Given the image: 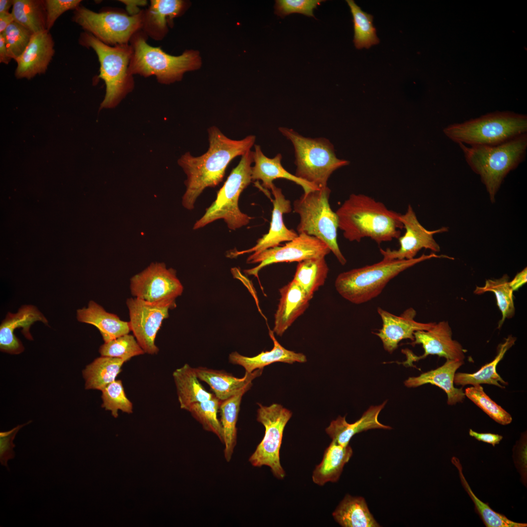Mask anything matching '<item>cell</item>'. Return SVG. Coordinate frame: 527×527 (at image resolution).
Returning a JSON list of instances; mask_svg holds the SVG:
<instances>
[{"label": "cell", "mask_w": 527, "mask_h": 527, "mask_svg": "<svg viewBox=\"0 0 527 527\" xmlns=\"http://www.w3.org/2000/svg\"><path fill=\"white\" fill-rule=\"evenodd\" d=\"M330 252L329 247L320 239L305 233H300L284 245L251 254L247 259V263L259 264L254 268L244 270V272L258 278L259 271L272 264L299 263L309 259L325 257Z\"/></svg>", "instance_id": "obj_14"}, {"label": "cell", "mask_w": 527, "mask_h": 527, "mask_svg": "<svg viewBox=\"0 0 527 527\" xmlns=\"http://www.w3.org/2000/svg\"><path fill=\"white\" fill-rule=\"evenodd\" d=\"M472 170L480 176L492 202L504 178L524 159L527 134L494 146H470L458 143Z\"/></svg>", "instance_id": "obj_4"}, {"label": "cell", "mask_w": 527, "mask_h": 527, "mask_svg": "<svg viewBox=\"0 0 527 527\" xmlns=\"http://www.w3.org/2000/svg\"><path fill=\"white\" fill-rule=\"evenodd\" d=\"M1 34L10 56L15 61L24 52L33 34L29 30L15 21Z\"/></svg>", "instance_id": "obj_45"}, {"label": "cell", "mask_w": 527, "mask_h": 527, "mask_svg": "<svg viewBox=\"0 0 527 527\" xmlns=\"http://www.w3.org/2000/svg\"><path fill=\"white\" fill-rule=\"evenodd\" d=\"M37 321L48 324V321L35 306L24 305L15 313L8 312L0 325V349L3 352L18 354L24 350L21 341L14 334L16 328H21V332L29 340H33L30 332L31 326Z\"/></svg>", "instance_id": "obj_21"}, {"label": "cell", "mask_w": 527, "mask_h": 527, "mask_svg": "<svg viewBox=\"0 0 527 527\" xmlns=\"http://www.w3.org/2000/svg\"><path fill=\"white\" fill-rule=\"evenodd\" d=\"M279 292L280 299L274 315L273 331L281 337L306 310L310 300L293 280L280 288Z\"/></svg>", "instance_id": "obj_23"}, {"label": "cell", "mask_w": 527, "mask_h": 527, "mask_svg": "<svg viewBox=\"0 0 527 527\" xmlns=\"http://www.w3.org/2000/svg\"><path fill=\"white\" fill-rule=\"evenodd\" d=\"M269 335L274 345L271 350L262 351L251 357L243 356L236 351L232 352L229 356L230 363L241 365L244 368L245 372L251 373L275 362L292 364L295 362H306V357L303 353H297L283 347L276 340L273 330L269 328Z\"/></svg>", "instance_id": "obj_27"}, {"label": "cell", "mask_w": 527, "mask_h": 527, "mask_svg": "<svg viewBox=\"0 0 527 527\" xmlns=\"http://www.w3.org/2000/svg\"><path fill=\"white\" fill-rule=\"evenodd\" d=\"M353 17V42L358 49H368L379 43L376 29L373 24V16L363 11L353 0H346Z\"/></svg>", "instance_id": "obj_39"}, {"label": "cell", "mask_w": 527, "mask_h": 527, "mask_svg": "<svg viewBox=\"0 0 527 527\" xmlns=\"http://www.w3.org/2000/svg\"><path fill=\"white\" fill-rule=\"evenodd\" d=\"M452 464L457 468L462 486L472 500L475 511L486 527H526V523L515 522L508 519L505 515L498 513L490 508L489 506L481 501L473 493L466 480L463 473L462 466L459 459L453 456L451 459Z\"/></svg>", "instance_id": "obj_38"}, {"label": "cell", "mask_w": 527, "mask_h": 527, "mask_svg": "<svg viewBox=\"0 0 527 527\" xmlns=\"http://www.w3.org/2000/svg\"><path fill=\"white\" fill-rule=\"evenodd\" d=\"M77 320L92 324L100 331L104 342H107L131 331L129 322L122 320L116 314L107 312L101 305L90 301L87 307L77 309Z\"/></svg>", "instance_id": "obj_25"}, {"label": "cell", "mask_w": 527, "mask_h": 527, "mask_svg": "<svg viewBox=\"0 0 527 527\" xmlns=\"http://www.w3.org/2000/svg\"><path fill=\"white\" fill-rule=\"evenodd\" d=\"M400 220L405 229V234L398 239L400 247L397 250L389 248L380 249L383 259L388 260H410L415 258L422 248L439 252L440 247L433 238L435 234L447 231V228L441 227L434 230L426 229L418 221L410 205H408L405 214L400 215Z\"/></svg>", "instance_id": "obj_17"}, {"label": "cell", "mask_w": 527, "mask_h": 527, "mask_svg": "<svg viewBox=\"0 0 527 527\" xmlns=\"http://www.w3.org/2000/svg\"><path fill=\"white\" fill-rule=\"evenodd\" d=\"M144 11L130 16L107 11L95 12L80 5L74 10L73 20L103 43L112 46L128 44L142 28Z\"/></svg>", "instance_id": "obj_11"}, {"label": "cell", "mask_w": 527, "mask_h": 527, "mask_svg": "<svg viewBox=\"0 0 527 527\" xmlns=\"http://www.w3.org/2000/svg\"><path fill=\"white\" fill-rule=\"evenodd\" d=\"M221 402L214 396L209 400L192 404L187 411L202 425L204 430L214 433L223 444V429L217 417Z\"/></svg>", "instance_id": "obj_41"}, {"label": "cell", "mask_w": 527, "mask_h": 527, "mask_svg": "<svg viewBox=\"0 0 527 527\" xmlns=\"http://www.w3.org/2000/svg\"><path fill=\"white\" fill-rule=\"evenodd\" d=\"M12 59L10 56L4 37L0 34V62L8 64Z\"/></svg>", "instance_id": "obj_52"}, {"label": "cell", "mask_w": 527, "mask_h": 527, "mask_svg": "<svg viewBox=\"0 0 527 527\" xmlns=\"http://www.w3.org/2000/svg\"><path fill=\"white\" fill-rule=\"evenodd\" d=\"M199 380L206 383L221 401L236 394L256 378L261 376L263 368L258 369L251 373L245 372L241 378H237L226 372L206 367L194 368Z\"/></svg>", "instance_id": "obj_28"}, {"label": "cell", "mask_w": 527, "mask_h": 527, "mask_svg": "<svg viewBox=\"0 0 527 527\" xmlns=\"http://www.w3.org/2000/svg\"><path fill=\"white\" fill-rule=\"evenodd\" d=\"M489 291L494 293L502 313V317L498 324L500 328L506 319L512 318L515 313L513 291L509 285L508 277L505 275L499 279L487 280L483 286H477L474 293L482 294Z\"/></svg>", "instance_id": "obj_40"}, {"label": "cell", "mask_w": 527, "mask_h": 527, "mask_svg": "<svg viewBox=\"0 0 527 527\" xmlns=\"http://www.w3.org/2000/svg\"><path fill=\"white\" fill-rule=\"evenodd\" d=\"M124 363L121 359L108 356L95 359L82 371L85 389L101 391L116 380Z\"/></svg>", "instance_id": "obj_34"}, {"label": "cell", "mask_w": 527, "mask_h": 527, "mask_svg": "<svg viewBox=\"0 0 527 527\" xmlns=\"http://www.w3.org/2000/svg\"><path fill=\"white\" fill-rule=\"evenodd\" d=\"M183 6L182 0H151L148 8L144 11L142 26L144 33L154 40L162 39L166 32L168 21L177 16Z\"/></svg>", "instance_id": "obj_29"}, {"label": "cell", "mask_w": 527, "mask_h": 527, "mask_svg": "<svg viewBox=\"0 0 527 527\" xmlns=\"http://www.w3.org/2000/svg\"><path fill=\"white\" fill-rule=\"evenodd\" d=\"M270 190L274 196V199L272 200L273 208L268 233L259 239L256 244L252 247L242 251L231 250L227 253V257L234 258L251 253L258 254L266 249L278 246L282 242L290 241L298 235L294 230L287 228L283 221V215L289 213L292 210L290 201L285 198L282 189L275 184Z\"/></svg>", "instance_id": "obj_18"}, {"label": "cell", "mask_w": 527, "mask_h": 527, "mask_svg": "<svg viewBox=\"0 0 527 527\" xmlns=\"http://www.w3.org/2000/svg\"><path fill=\"white\" fill-rule=\"evenodd\" d=\"M208 133L209 145L206 152L194 157L188 152L178 161L187 176L182 204L188 210L194 208L197 199L205 188L214 187L223 181L231 161L250 150L255 142L254 135L232 140L215 126L209 127Z\"/></svg>", "instance_id": "obj_1"}, {"label": "cell", "mask_w": 527, "mask_h": 527, "mask_svg": "<svg viewBox=\"0 0 527 527\" xmlns=\"http://www.w3.org/2000/svg\"><path fill=\"white\" fill-rule=\"evenodd\" d=\"M323 0H276V13L283 18L293 13H299L315 18L314 9Z\"/></svg>", "instance_id": "obj_46"}, {"label": "cell", "mask_w": 527, "mask_h": 527, "mask_svg": "<svg viewBox=\"0 0 527 527\" xmlns=\"http://www.w3.org/2000/svg\"><path fill=\"white\" fill-rule=\"evenodd\" d=\"M279 130L294 146L295 175L318 189L327 186L333 172L349 164L348 161L336 157L333 144L326 139L304 137L287 127H280Z\"/></svg>", "instance_id": "obj_7"}, {"label": "cell", "mask_w": 527, "mask_h": 527, "mask_svg": "<svg viewBox=\"0 0 527 527\" xmlns=\"http://www.w3.org/2000/svg\"><path fill=\"white\" fill-rule=\"evenodd\" d=\"M26 424L19 425L10 431L0 433V461L2 465L8 467L7 461L15 457L13 441L19 430Z\"/></svg>", "instance_id": "obj_48"}, {"label": "cell", "mask_w": 527, "mask_h": 527, "mask_svg": "<svg viewBox=\"0 0 527 527\" xmlns=\"http://www.w3.org/2000/svg\"><path fill=\"white\" fill-rule=\"evenodd\" d=\"M433 258L452 259L435 253L410 260L383 259L374 264L341 273L335 280V286L344 299L355 304H363L378 296L389 281L402 271Z\"/></svg>", "instance_id": "obj_3"}, {"label": "cell", "mask_w": 527, "mask_h": 527, "mask_svg": "<svg viewBox=\"0 0 527 527\" xmlns=\"http://www.w3.org/2000/svg\"><path fill=\"white\" fill-rule=\"evenodd\" d=\"M527 282V270L526 267L522 271L516 274L514 279L509 282V284L512 290H517Z\"/></svg>", "instance_id": "obj_50"}, {"label": "cell", "mask_w": 527, "mask_h": 527, "mask_svg": "<svg viewBox=\"0 0 527 527\" xmlns=\"http://www.w3.org/2000/svg\"><path fill=\"white\" fill-rule=\"evenodd\" d=\"M329 271L325 257L305 260L298 263L293 281L311 300L325 283Z\"/></svg>", "instance_id": "obj_36"}, {"label": "cell", "mask_w": 527, "mask_h": 527, "mask_svg": "<svg viewBox=\"0 0 527 527\" xmlns=\"http://www.w3.org/2000/svg\"><path fill=\"white\" fill-rule=\"evenodd\" d=\"M130 289L134 297L155 305L176 306V299L183 287L175 269L167 268L163 263H152L143 270L130 279Z\"/></svg>", "instance_id": "obj_13"}, {"label": "cell", "mask_w": 527, "mask_h": 527, "mask_svg": "<svg viewBox=\"0 0 527 527\" xmlns=\"http://www.w3.org/2000/svg\"><path fill=\"white\" fill-rule=\"evenodd\" d=\"M377 312L383 322L382 327L373 333L380 338L384 348L392 353L404 339L414 341V333L418 330H427L435 323H423L416 321V310L412 307L405 310L400 316H396L380 307Z\"/></svg>", "instance_id": "obj_19"}, {"label": "cell", "mask_w": 527, "mask_h": 527, "mask_svg": "<svg viewBox=\"0 0 527 527\" xmlns=\"http://www.w3.org/2000/svg\"><path fill=\"white\" fill-rule=\"evenodd\" d=\"M469 434L476 440L491 444L493 446L499 444L503 439V436L499 434L491 433H478L471 429L469 430Z\"/></svg>", "instance_id": "obj_49"}, {"label": "cell", "mask_w": 527, "mask_h": 527, "mask_svg": "<svg viewBox=\"0 0 527 527\" xmlns=\"http://www.w3.org/2000/svg\"><path fill=\"white\" fill-rule=\"evenodd\" d=\"M126 5V10L130 16L138 14L141 11L138 8L139 6L144 5L146 3L145 0H120Z\"/></svg>", "instance_id": "obj_51"}, {"label": "cell", "mask_w": 527, "mask_h": 527, "mask_svg": "<svg viewBox=\"0 0 527 527\" xmlns=\"http://www.w3.org/2000/svg\"><path fill=\"white\" fill-rule=\"evenodd\" d=\"M330 193L326 186L304 193L294 201L293 210L300 217L297 230L298 234L305 233L323 241L344 265L346 260L338 244V219L329 204Z\"/></svg>", "instance_id": "obj_9"}, {"label": "cell", "mask_w": 527, "mask_h": 527, "mask_svg": "<svg viewBox=\"0 0 527 527\" xmlns=\"http://www.w3.org/2000/svg\"><path fill=\"white\" fill-rule=\"evenodd\" d=\"M516 338L509 335L504 343L497 347V353L495 358L490 363L483 366L478 371L473 373L458 372L455 373L454 383L456 385L465 386L488 384L505 388L507 382L505 381L496 371L498 363L503 358L507 351L515 344Z\"/></svg>", "instance_id": "obj_31"}, {"label": "cell", "mask_w": 527, "mask_h": 527, "mask_svg": "<svg viewBox=\"0 0 527 527\" xmlns=\"http://www.w3.org/2000/svg\"><path fill=\"white\" fill-rule=\"evenodd\" d=\"M527 117L512 112H495L462 123L451 124L444 134L457 143L494 146L527 133Z\"/></svg>", "instance_id": "obj_5"}, {"label": "cell", "mask_w": 527, "mask_h": 527, "mask_svg": "<svg viewBox=\"0 0 527 527\" xmlns=\"http://www.w3.org/2000/svg\"><path fill=\"white\" fill-rule=\"evenodd\" d=\"M465 393L466 396L497 423L507 425L512 422L510 414L492 400L480 385L466 388Z\"/></svg>", "instance_id": "obj_42"}, {"label": "cell", "mask_w": 527, "mask_h": 527, "mask_svg": "<svg viewBox=\"0 0 527 527\" xmlns=\"http://www.w3.org/2000/svg\"><path fill=\"white\" fill-rule=\"evenodd\" d=\"M81 0H45L46 29L49 31L56 20L63 13L75 10L80 5Z\"/></svg>", "instance_id": "obj_47"}, {"label": "cell", "mask_w": 527, "mask_h": 527, "mask_svg": "<svg viewBox=\"0 0 527 527\" xmlns=\"http://www.w3.org/2000/svg\"><path fill=\"white\" fill-rule=\"evenodd\" d=\"M13 0H0V14L9 13L10 8L13 6Z\"/></svg>", "instance_id": "obj_54"}, {"label": "cell", "mask_w": 527, "mask_h": 527, "mask_svg": "<svg viewBox=\"0 0 527 527\" xmlns=\"http://www.w3.org/2000/svg\"><path fill=\"white\" fill-rule=\"evenodd\" d=\"M11 13L15 21L33 34L47 30L44 0H13Z\"/></svg>", "instance_id": "obj_37"}, {"label": "cell", "mask_w": 527, "mask_h": 527, "mask_svg": "<svg viewBox=\"0 0 527 527\" xmlns=\"http://www.w3.org/2000/svg\"><path fill=\"white\" fill-rule=\"evenodd\" d=\"M352 454V449L349 445L343 446L332 440L325 449L322 462L313 472V482L323 486L327 482H337Z\"/></svg>", "instance_id": "obj_30"}, {"label": "cell", "mask_w": 527, "mask_h": 527, "mask_svg": "<svg viewBox=\"0 0 527 527\" xmlns=\"http://www.w3.org/2000/svg\"><path fill=\"white\" fill-rule=\"evenodd\" d=\"M252 385V383L249 384L236 394L222 401L220 405L225 446L224 456L227 462L231 460L237 443L236 424L242 399Z\"/></svg>", "instance_id": "obj_35"}, {"label": "cell", "mask_w": 527, "mask_h": 527, "mask_svg": "<svg viewBox=\"0 0 527 527\" xmlns=\"http://www.w3.org/2000/svg\"><path fill=\"white\" fill-rule=\"evenodd\" d=\"M101 391V407L110 411L114 417H118L119 410L126 413H132L133 404L125 394L121 380H115Z\"/></svg>", "instance_id": "obj_44"}, {"label": "cell", "mask_w": 527, "mask_h": 527, "mask_svg": "<svg viewBox=\"0 0 527 527\" xmlns=\"http://www.w3.org/2000/svg\"><path fill=\"white\" fill-rule=\"evenodd\" d=\"M343 527H378L380 526L370 512L365 499L346 494L332 513Z\"/></svg>", "instance_id": "obj_33"}, {"label": "cell", "mask_w": 527, "mask_h": 527, "mask_svg": "<svg viewBox=\"0 0 527 527\" xmlns=\"http://www.w3.org/2000/svg\"><path fill=\"white\" fill-rule=\"evenodd\" d=\"M257 420L265 428L264 436L249 458L255 467L266 466L273 475L279 479L285 476L280 460V450L285 426L292 416V412L282 405L273 404L264 406L257 403Z\"/></svg>", "instance_id": "obj_12"}, {"label": "cell", "mask_w": 527, "mask_h": 527, "mask_svg": "<svg viewBox=\"0 0 527 527\" xmlns=\"http://www.w3.org/2000/svg\"><path fill=\"white\" fill-rule=\"evenodd\" d=\"M336 213L339 228L350 242L367 237L380 244L398 239L404 228L401 214L364 194H351Z\"/></svg>", "instance_id": "obj_2"}, {"label": "cell", "mask_w": 527, "mask_h": 527, "mask_svg": "<svg viewBox=\"0 0 527 527\" xmlns=\"http://www.w3.org/2000/svg\"><path fill=\"white\" fill-rule=\"evenodd\" d=\"M452 335L451 328L447 321L435 323L427 330L415 332L414 341L409 344L413 346L422 345L424 353L418 356L408 349L402 350V352L406 357L403 364L412 366L413 362L423 359L429 355H436L446 360L464 361L466 350L458 341L452 339Z\"/></svg>", "instance_id": "obj_16"}, {"label": "cell", "mask_w": 527, "mask_h": 527, "mask_svg": "<svg viewBox=\"0 0 527 527\" xmlns=\"http://www.w3.org/2000/svg\"><path fill=\"white\" fill-rule=\"evenodd\" d=\"M464 364V361L446 360L442 366L436 369L422 373L417 377H410L404 384L408 388L417 387L429 384L442 389L446 394L447 403L454 405L462 402L466 397L462 387L456 388L454 385L456 371Z\"/></svg>", "instance_id": "obj_22"}, {"label": "cell", "mask_w": 527, "mask_h": 527, "mask_svg": "<svg viewBox=\"0 0 527 527\" xmlns=\"http://www.w3.org/2000/svg\"><path fill=\"white\" fill-rule=\"evenodd\" d=\"M99 353L102 356L121 359L125 362L145 353L134 336L129 334L104 342L100 347Z\"/></svg>", "instance_id": "obj_43"}, {"label": "cell", "mask_w": 527, "mask_h": 527, "mask_svg": "<svg viewBox=\"0 0 527 527\" xmlns=\"http://www.w3.org/2000/svg\"><path fill=\"white\" fill-rule=\"evenodd\" d=\"M131 331L145 353L159 351L155 344L157 334L163 321L169 316L168 306L155 305L136 298L126 300Z\"/></svg>", "instance_id": "obj_15"}, {"label": "cell", "mask_w": 527, "mask_h": 527, "mask_svg": "<svg viewBox=\"0 0 527 527\" xmlns=\"http://www.w3.org/2000/svg\"><path fill=\"white\" fill-rule=\"evenodd\" d=\"M54 53V42L49 31L34 33L24 52L15 60V77L29 80L45 73Z\"/></svg>", "instance_id": "obj_20"}, {"label": "cell", "mask_w": 527, "mask_h": 527, "mask_svg": "<svg viewBox=\"0 0 527 527\" xmlns=\"http://www.w3.org/2000/svg\"><path fill=\"white\" fill-rule=\"evenodd\" d=\"M253 152L242 156L238 165L233 168L223 186L218 191L214 202L206 209L203 216L194 224L196 230L219 219H223L231 230L247 225L252 219L241 211L238 201L243 191L252 181Z\"/></svg>", "instance_id": "obj_10"}, {"label": "cell", "mask_w": 527, "mask_h": 527, "mask_svg": "<svg viewBox=\"0 0 527 527\" xmlns=\"http://www.w3.org/2000/svg\"><path fill=\"white\" fill-rule=\"evenodd\" d=\"M254 147V151L252 152L255 164L252 167V180L262 181V186L264 189H271L274 184L273 181L277 179H284L294 182L303 188L304 193L318 189L286 170L282 165V156L281 154L269 158L264 155L260 145H255Z\"/></svg>", "instance_id": "obj_24"}, {"label": "cell", "mask_w": 527, "mask_h": 527, "mask_svg": "<svg viewBox=\"0 0 527 527\" xmlns=\"http://www.w3.org/2000/svg\"><path fill=\"white\" fill-rule=\"evenodd\" d=\"M181 408L187 410L193 404L212 398L215 395L206 390L199 381L194 368L185 364L173 372Z\"/></svg>", "instance_id": "obj_32"}, {"label": "cell", "mask_w": 527, "mask_h": 527, "mask_svg": "<svg viewBox=\"0 0 527 527\" xmlns=\"http://www.w3.org/2000/svg\"><path fill=\"white\" fill-rule=\"evenodd\" d=\"M79 42L94 50L100 63L98 78L106 85L100 109L115 107L134 87L133 76L128 70L133 52L131 45H107L87 32L81 34Z\"/></svg>", "instance_id": "obj_6"}, {"label": "cell", "mask_w": 527, "mask_h": 527, "mask_svg": "<svg viewBox=\"0 0 527 527\" xmlns=\"http://www.w3.org/2000/svg\"><path fill=\"white\" fill-rule=\"evenodd\" d=\"M13 21L14 18L11 13L0 14V34L2 33L6 28Z\"/></svg>", "instance_id": "obj_53"}, {"label": "cell", "mask_w": 527, "mask_h": 527, "mask_svg": "<svg viewBox=\"0 0 527 527\" xmlns=\"http://www.w3.org/2000/svg\"><path fill=\"white\" fill-rule=\"evenodd\" d=\"M139 33L130 41L133 52L128 70L131 75L154 76L159 82L168 84L179 80L184 73L200 65L198 53L189 51L179 56L170 55L160 47L150 46L145 36Z\"/></svg>", "instance_id": "obj_8"}, {"label": "cell", "mask_w": 527, "mask_h": 527, "mask_svg": "<svg viewBox=\"0 0 527 527\" xmlns=\"http://www.w3.org/2000/svg\"><path fill=\"white\" fill-rule=\"evenodd\" d=\"M386 402L385 401L380 405L371 406L358 420L352 424L346 421L345 416H339L330 423L325 431L332 440L346 446L354 435L362 431L371 429H391V427L381 424L378 420V416Z\"/></svg>", "instance_id": "obj_26"}]
</instances>
